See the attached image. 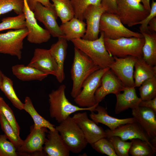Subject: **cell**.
<instances>
[{
    "label": "cell",
    "mask_w": 156,
    "mask_h": 156,
    "mask_svg": "<svg viewBox=\"0 0 156 156\" xmlns=\"http://www.w3.org/2000/svg\"><path fill=\"white\" fill-rule=\"evenodd\" d=\"M3 75L4 74H3L1 71L0 70V88L2 82Z\"/></svg>",
    "instance_id": "7dc6e473"
},
{
    "label": "cell",
    "mask_w": 156,
    "mask_h": 156,
    "mask_svg": "<svg viewBox=\"0 0 156 156\" xmlns=\"http://www.w3.org/2000/svg\"><path fill=\"white\" fill-rule=\"evenodd\" d=\"M100 32L99 37L94 40L80 38L72 40L71 41L75 47L87 55L100 69L109 68L114 59L107 51L105 44L103 33Z\"/></svg>",
    "instance_id": "3957f363"
},
{
    "label": "cell",
    "mask_w": 156,
    "mask_h": 156,
    "mask_svg": "<svg viewBox=\"0 0 156 156\" xmlns=\"http://www.w3.org/2000/svg\"><path fill=\"white\" fill-rule=\"evenodd\" d=\"M24 0H0V16L12 11L17 15L23 13Z\"/></svg>",
    "instance_id": "e575fe53"
},
{
    "label": "cell",
    "mask_w": 156,
    "mask_h": 156,
    "mask_svg": "<svg viewBox=\"0 0 156 156\" xmlns=\"http://www.w3.org/2000/svg\"><path fill=\"white\" fill-rule=\"evenodd\" d=\"M104 41L107 51L112 56L125 57L132 56L142 58L144 38L123 37L112 40L104 37Z\"/></svg>",
    "instance_id": "277c9868"
},
{
    "label": "cell",
    "mask_w": 156,
    "mask_h": 156,
    "mask_svg": "<svg viewBox=\"0 0 156 156\" xmlns=\"http://www.w3.org/2000/svg\"><path fill=\"white\" fill-rule=\"evenodd\" d=\"M134 68L133 77L135 88L139 87L146 80L156 76V66H151L142 58L136 57Z\"/></svg>",
    "instance_id": "484cf974"
},
{
    "label": "cell",
    "mask_w": 156,
    "mask_h": 156,
    "mask_svg": "<svg viewBox=\"0 0 156 156\" xmlns=\"http://www.w3.org/2000/svg\"><path fill=\"white\" fill-rule=\"evenodd\" d=\"M107 10L106 8L101 4L91 5L87 8L83 14L84 20L86 22V31L82 38L93 40L99 38L101 18Z\"/></svg>",
    "instance_id": "5bb4252c"
},
{
    "label": "cell",
    "mask_w": 156,
    "mask_h": 156,
    "mask_svg": "<svg viewBox=\"0 0 156 156\" xmlns=\"http://www.w3.org/2000/svg\"><path fill=\"white\" fill-rule=\"evenodd\" d=\"M12 70L13 74L17 78L23 81H42L49 75L35 68L23 64H18L13 66Z\"/></svg>",
    "instance_id": "d4e9b609"
},
{
    "label": "cell",
    "mask_w": 156,
    "mask_h": 156,
    "mask_svg": "<svg viewBox=\"0 0 156 156\" xmlns=\"http://www.w3.org/2000/svg\"><path fill=\"white\" fill-rule=\"evenodd\" d=\"M0 113L4 116L15 133L19 135L20 127L16 120L13 111L1 96H0Z\"/></svg>",
    "instance_id": "8d00e7d4"
},
{
    "label": "cell",
    "mask_w": 156,
    "mask_h": 156,
    "mask_svg": "<svg viewBox=\"0 0 156 156\" xmlns=\"http://www.w3.org/2000/svg\"><path fill=\"white\" fill-rule=\"evenodd\" d=\"M122 93H119L116 95V102L115 112L119 114L129 108L132 109L139 107L142 101L138 96L134 87H125Z\"/></svg>",
    "instance_id": "7402d4cb"
},
{
    "label": "cell",
    "mask_w": 156,
    "mask_h": 156,
    "mask_svg": "<svg viewBox=\"0 0 156 156\" xmlns=\"http://www.w3.org/2000/svg\"><path fill=\"white\" fill-rule=\"evenodd\" d=\"M72 118L81 129L88 144H91L101 138H106L105 131L90 119L86 112L75 113Z\"/></svg>",
    "instance_id": "9a60e30c"
},
{
    "label": "cell",
    "mask_w": 156,
    "mask_h": 156,
    "mask_svg": "<svg viewBox=\"0 0 156 156\" xmlns=\"http://www.w3.org/2000/svg\"><path fill=\"white\" fill-rule=\"evenodd\" d=\"M117 14L124 25L131 27L145 18L150 12L140 0H116Z\"/></svg>",
    "instance_id": "52a82bcc"
},
{
    "label": "cell",
    "mask_w": 156,
    "mask_h": 156,
    "mask_svg": "<svg viewBox=\"0 0 156 156\" xmlns=\"http://www.w3.org/2000/svg\"><path fill=\"white\" fill-rule=\"evenodd\" d=\"M28 65L35 68L47 74L56 77L58 67L49 49L37 48Z\"/></svg>",
    "instance_id": "d6986e66"
},
{
    "label": "cell",
    "mask_w": 156,
    "mask_h": 156,
    "mask_svg": "<svg viewBox=\"0 0 156 156\" xmlns=\"http://www.w3.org/2000/svg\"><path fill=\"white\" fill-rule=\"evenodd\" d=\"M145 40L142 48V58L152 66L156 65V33H141Z\"/></svg>",
    "instance_id": "4316f807"
},
{
    "label": "cell",
    "mask_w": 156,
    "mask_h": 156,
    "mask_svg": "<svg viewBox=\"0 0 156 156\" xmlns=\"http://www.w3.org/2000/svg\"><path fill=\"white\" fill-rule=\"evenodd\" d=\"M90 145L99 153L109 156H117L112 143L106 138H101Z\"/></svg>",
    "instance_id": "f35d334b"
},
{
    "label": "cell",
    "mask_w": 156,
    "mask_h": 156,
    "mask_svg": "<svg viewBox=\"0 0 156 156\" xmlns=\"http://www.w3.org/2000/svg\"><path fill=\"white\" fill-rule=\"evenodd\" d=\"M105 131L107 138L117 136L124 141L139 139L146 142L156 151L146 133L136 121L121 125L113 130L107 129Z\"/></svg>",
    "instance_id": "2e32d148"
},
{
    "label": "cell",
    "mask_w": 156,
    "mask_h": 156,
    "mask_svg": "<svg viewBox=\"0 0 156 156\" xmlns=\"http://www.w3.org/2000/svg\"><path fill=\"white\" fill-rule=\"evenodd\" d=\"M35 18L44 25L51 35L54 37H64L57 21V17L54 7H46L37 3L33 11Z\"/></svg>",
    "instance_id": "e0dca14e"
},
{
    "label": "cell",
    "mask_w": 156,
    "mask_h": 156,
    "mask_svg": "<svg viewBox=\"0 0 156 156\" xmlns=\"http://www.w3.org/2000/svg\"><path fill=\"white\" fill-rule=\"evenodd\" d=\"M0 89L14 107L19 110L23 109L24 104L20 101L13 87V81L4 74Z\"/></svg>",
    "instance_id": "f546056e"
},
{
    "label": "cell",
    "mask_w": 156,
    "mask_h": 156,
    "mask_svg": "<svg viewBox=\"0 0 156 156\" xmlns=\"http://www.w3.org/2000/svg\"><path fill=\"white\" fill-rule=\"evenodd\" d=\"M109 68L100 69L91 74L83 83L82 89L74 101L78 106L89 107L99 104H96L95 93L101 84V77Z\"/></svg>",
    "instance_id": "ba28073f"
},
{
    "label": "cell",
    "mask_w": 156,
    "mask_h": 156,
    "mask_svg": "<svg viewBox=\"0 0 156 156\" xmlns=\"http://www.w3.org/2000/svg\"><path fill=\"white\" fill-rule=\"evenodd\" d=\"M67 42L64 37L58 38L57 41L53 44L49 49L57 65L58 70L55 77L60 83L64 81L65 78L64 65L67 54Z\"/></svg>",
    "instance_id": "603a6c76"
},
{
    "label": "cell",
    "mask_w": 156,
    "mask_h": 156,
    "mask_svg": "<svg viewBox=\"0 0 156 156\" xmlns=\"http://www.w3.org/2000/svg\"><path fill=\"white\" fill-rule=\"evenodd\" d=\"M96 114L91 112L89 116L91 120L96 124L101 123L107 126L111 130H113L120 126L136 121L134 117L120 119L109 115L107 109L98 105L95 108Z\"/></svg>",
    "instance_id": "44dd1931"
},
{
    "label": "cell",
    "mask_w": 156,
    "mask_h": 156,
    "mask_svg": "<svg viewBox=\"0 0 156 156\" xmlns=\"http://www.w3.org/2000/svg\"><path fill=\"white\" fill-rule=\"evenodd\" d=\"M74 53L70 70L73 81L70 95L73 98L80 92L85 80L93 73L100 69L87 55L75 47Z\"/></svg>",
    "instance_id": "7a4b0ae2"
},
{
    "label": "cell",
    "mask_w": 156,
    "mask_h": 156,
    "mask_svg": "<svg viewBox=\"0 0 156 156\" xmlns=\"http://www.w3.org/2000/svg\"><path fill=\"white\" fill-rule=\"evenodd\" d=\"M28 5L30 9L33 12L37 3H40L43 5L47 7H54L50 2V0H26Z\"/></svg>",
    "instance_id": "7bdbcfd3"
},
{
    "label": "cell",
    "mask_w": 156,
    "mask_h": 156,
    "mask_svg": "<svg viewBox=\"0 0 156 156\" xmlns=\"http://www.w3.org/2000/svg\"><path fill=\"white\" fill-rule=\"evenodd\" d=\"M102 0H70L75 12V17L83 20V14L86 9L91 5H100Z\"/></svg>",
    "instance_id": "d590c367"
},
{
    "label": "cell",
    "mask_w": 156,
    "mask_h": 156,
    "mask_svg": "<svg viewBox=\"0 0 156 156\" xmlns=\"http://www.w3.org/2000/svg\"><path fill=\"white\" fill-rule=\"evenodd\" d=\"M150 12L148 15L144 19L138 22L136 24H140V33H150L148 29V26L149 23L154 17H156V2L152 0Z\"/></svg>",
    "instance_id": "60d3db41"
},
{
    "label": "cell",
    "mask_w": 156,
    "mask_h": 156,
    "mask_svg": "<svg viewBox=\"0 0 156 156\" xmlns=\"http://www.w3.org/2000/svg\"><path fill=\"white\" fill-rule=\"evenodd\" d=\"M140 2L142 4L144 8L150 12L151 7L150 4V0H140Z\"/></svg>",
    "instance_id": "bcb514c9"
},
{
    "label": "cell",
    "mask_w": 156,
    "mask_h": 156,
    "mask_svg": "<svg viewBox=\"0 0 156 156\" xmlns=\"http://www.w3.org/2000/svg\"><path fill=\"white\" fill-rule=\"evenodd\" d=\"M0 23V31L9 29L16 30L26 28L24 14L15 16L8 17L3 18Z\"/></svg>",
    "instance_id": "1f68e13d"
},
{
    "label": "cell",
    "mask_w": 156,
    "mask_h": 156,
    "mask_svg": "<svg viewBox=\"0 0 156 156\" xmlns=\"http://www.w3.org/2000/svg\"><path fill=\"white\" fill-rule=\"evenodd\" d=\"M18 156L16 148L4 134L0 135V156Z\"/></svg>",
    "instance_id": "ab89813d"
},
{
    "label": "cell",
    "mask_w": 156,
    "mask_h": 156,
    "mask_svg": "<svg viewBox=\"0 0 156 156\" xmlns=\"http://www.w3.org/2000/svg\"><path fill=\"white\" fill-rule=\"evenodd\" d=\"M23 109L27 112L31 116L34 122V127L40 128L45 127L50 130L55 129V126L49 121L40 116L34 108L32 101L29 96L25 98L24 103Z\"/></svg>",
    "instance_id": "83f0119b"
},
{
    "label": "cell",
    "mask_w": 156,
    "mask_h": 156,
    "mask_svg": "<svg viewBox=\"0 0 156 156\" xmlns=\"http://www.w3.org/2000/svg\"><path fill=\"white\" fill-rule=\"evenodd\" d=\"M0 124L1 129L7 139L14 146L16 149L22 144L23 140L15 132L12 127L4 116L0 113Z\"/></svg>",
    "instance_id": "d6a6232c"
},
{
    "label": "cell",
    "mask_w": 156,
    "mask_h": 156,
    "mask_svg": "<svg viewBox=\"0 0 156 156\" xmlns=\"http://www.w3.org/2000/svg\"><path fill=\"white\" fill-rule=\"evenodd\" d=\"M66 86L62 84L53 90L49 94V112L51 117L60 123L70 115L81 111H95V108L99 104L89 107H83L74 105L67 99L65 93Z\"/></svg>",
    "instance_id": "6da1fadb"
},
{
    "label": "cell",
    "mask_w": 156,
    "mask_h": 156,
    "mask_svg": "<svg viewBox=\"0 0 156 156\" xmlns=\"http://www.w3.org/2000/svg\"><path fill=\"white\" fill-rule=\"evenodd\" d=\"M156 112L142 107L132 109V114L144 131L152 145L156 148Z\"/></svg>",
    "instance_id": "4fadbf2b"
},
{
    "label": "cell",
    "mask_w": 156,
    "mask_h": 156,
    "mask_svg": "<svg viewBox=\"0 0 156 156\" xmlns=\"http://www.w3.org/2000/svg\"><path fill=\"white\" fill-rule=\"evenodd\" d=\"M43 150L47 156H69V149L58 131L55 128L48 132Z\"/></svg>",
    "instance_id": "ffe728a7"
},
{
    "label": "cell",
    "mask_w": 156,
    "mask_h": 156,
    "mask_svg": "<svg viewBox=\"0 0 156 156\" xmlns=\"http://www.w3.org/2000/svg\"><path fill=\"white\" fill-rule=\"evenodd\" d=\"M23 12L24 14L26 28L29 31L27 40L29 42L40 44L48 42L51 35L46 29H44L38 23L34 12L29 7L26 0H24Z\"/></svg>",
    "instance_id": "7c38bea8"
},
{
    "label": "cell",
    "mask_w": 156,
    "mask_h": 156,
    "mask_svg": "<svg viewBox=\"0 0 156 156\" xmlns=\"http://www.w3.org/2000/svg\"><path fill=\"white\" fill-rule=\"evenodd\" d=\"M139 87L140 98L142 101L156 97V76L146 80Z\"/></svg>",
    "instance_id": "836d02e7"
},
{
    "label": "cell",
    "mask_w": 156,
    "mask_h": 156,
    "mask_svg": "<svg viewBox=\"0 0 156 156\" xmlns=\"http://www.w3.org/2000/svg\"><path fill=\"white\" fill-rule=\"evenodd\" d=\"M58 131L70 151L80 153L88 144L81 129L70 116L59 123Z\"/></svg>",
    "instance_id": "5b68a950"
},
{
    "label": "cell",
    "mask_w": 156,
    "mask_h": 156,
    "mask_svg": "<svg viewBox=\"0 0 156 156\" xmlns=\"http://www.w3.org/2000/svg\"><path fill=\"white\" fill-rule=\"evenodd\" d=\"M100 32L103 33L104 37L115 40L122 38H144L142 34L132 31L125 27L117 14L104 12L100 22Z\"/></svg>",
    "instance_id": "8992f818"
},
{
    "label": "cell",
    "mask_w": 156,
    "mask_h": 156,
    "mask_svg": "<svg viewBox=\"0 0 156 156\" xmlns=\"http://www.w3.org/2000/svg\"><path fill=\"white\" fill-rule=\"evenodd\" d=\"M148 28L150 33L156 32V17L150 21L148 24Z\"/></svg>",
    "instance_id": "f6af8a7d"
},
{
    "label": "cell",
    "mask_w": 156,
    "mask_h": 156,
    "mask_svg": "<svg viewBox=\"0 0 156 156\" xmlns=\"http://www.w3.org/2000/svg\"><path fill=\"white\" fill-rule=\"evenodd\" d=\"M64 38L67 41L82 38L86 31V24L83 20L75 17L60 26Z\"/></svg>",
    "instance_id": "cb8c5ba5"
},
{
    "label": "cell",
    "mask_w": 156,
    "mask_h": 156,
    "mask_svg": "<svg viewBox=\"0 0 156 156\" xmlns=\"http://www.w3.org/2000/svg\"><path fill=\"white\" fill-rule=\"evenodd\" d=\"M139 106L150 108L156 112V97L150 100L142 101L139 103Z\"/></svg>",
    "instance_id": "ee69618b"
},
{
    "label": "cell",
    "mask_w": 156,
    "mask_h": 156,
    "mask_svg": "<svg viewBox=\"0 0 156 156\" xmlns=\"http://www.w3.org/2000/svg\"><path fill=\"white\" fill-rule=\"evenodd\" d=\"M112 143L117 156H129V150L131 142L124 141L117 136H113L108 138Z\"/></svg>",
    "instance_id": "74e56055"
},
{
    "label": "cell",
    "mask_w": 156,
    "mask_h": 156,
    "mask_svg": "<svg viewBox=\"0 0 156 156\" xmlns=\"http://www.w3.org/2000/svg\"><path fill=\"white\" fill-rule=\"evenodd\" d=\"M47 128L42 127L36 128L34 125L30 127V133L23 141L21 145L16 149L18 155L47 156L43 150L46 139Z\"/></svg>",
    "instance_id": "30bf717a"
},
{
    "label": "cell",
    "mask_w": 156,
    "mask_h": 156,
    "mask_svg": "<svg viewBox=\"0 0 156 156\" xmlns=\"http://www.w3.org/2000/svg\"><path fill=\"white\" fill-rule=\"evenodd\" d=\"M129 154L132 156H154L156 151L145 141L139 139L131 140Z\"/></svg>",
    "instance_id": "4dcf8cb0"
},
{
    "label": "cell",
    "mask_w": 156,
    "mask_h": 156,
    "mask_svg": "<svg viewBox=\"0 0 156 156\" xmlns=\"http://www.w3.org/2000/svg\"><path fill=\"white\" fill-rule=\"evenodd\" d=\"M114 61L109 66L110 69L125 87H134V68L136 57L129 56L125 57H113Z\"/></svg>",
    "instance_id": "8fae6325"
},
{
    "label": "cell",
    "mask_w": 156,
    "mask_h": 156,
    "mask_svg": "<svg viewBox=\"0 0 156 156\" xmlns=\"http://www.w3.org/2000/svg\"><path fill=\"white\" fill-rule=\"evenodd\" d=\"M101 4L106 8V12L117 14V7L116 0H102Z\"/></svg>",
    "instance_id": "b9f144b4"
},
{
    "label": "cell",
    "mask_w": 156,
    "mask_h": 156,
    "mask_svg": "<svg viewBox=\"0 0 156 156\" xmlns=\"http://www.w3.org/2000/svg\"><path fill=\"white\" fill-rule=\"evenodd\" d=\"M53 3L57 17L62 23L75 17V12L70 0H50Z\"/></svg>",
    "instance_id": "f1b7e54d"
},
{
    "label": "cell",
    "mask_w": 156,
    "mask_h": 156,
    "mask_svg": "<svg viewBox=\"0 0 156 156\" xmlns=\"http://www.w3.org/2000/svg\"><path fill=\"white\" fill-rule=\"evenodd\" d=\"M29 33L26 28L0 34V53L22 58L23 40Z\"/></svg>",
    "instance_id": "9c48e42d"
},
{
    "label": "cell",
    "mask_w": 156,
    "mask_h": 156,
    "mask_svg": "<svg viewBox=\"0 0 156 156\" xmlns=\"http://www.w3.org/2000/svg\"><path fill=\"white\" fill-rule=\"evenodd\" d=\"M125 87L113 72L109 69L103 75L101 84L95 93L96 104L102 101L110 94H116L123 91Z\"/></svg>",
    "instance_id": "ac0fdd59"
}]
</instances>
